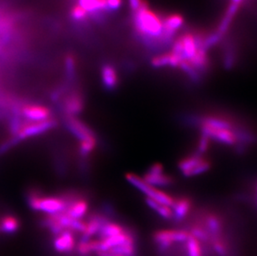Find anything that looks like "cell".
Segmentation results:
<instances>
[{"label": "cell", "instance_id": "obj_1", "mask_svg": "<svg viewBox=\"0 0 257 256\" xmlns=\"http://www.w3.org/2000/svg\"><path fill=\"white\" fill-rule=\"evenodd\" d=\"M134 25L139 38L149 46L163 44V19L149 5L134 13Z\"/></svg>", "mask_w": 257, "mask_h": 256}, {"label": "cell", "instance_id": "obj_2", "mask_svg": "<svg viewBox=\"0 0 257 256\" xmlns=\"http://www.w3.org/2000/svg\"><path fill=\"white\" fill-rule=\"evenodd\" d=\"M28 205L32 210L46 213V215H56L65 212L68 201L64 196H45L39 191L32 190L27 194Z\"/></svg>", "mask_w": 257, "mask_h": 256}, {"label": "cell", "instance_id": "obj_3", "mask_svg": "<svg viewBox=\"0 0 257 256\" xmlns=\"http://www.w3.org/2000/svg\"><path fill=\"white\" fill-rule=\"evenodd\" d=\"M126 181L132 184L135 188L145 194L148 198L152 199L153 201H158L159 203L168 205L172 207L174 205L175 198L171 196L169 194L166 193L164 191H160L154 186H150L147 183L142 177L134 174V173H127L126 175Z\"/></svg>", "mask_w": 257, "mask_h": 256}, {"label": "cell", "instance_id": "obj_4", "mask_svg": "<svg viewBox=\"0 0 257 256\" xmlns=\"http://www.w3.org/2000/svg\"><path fill=\"white\" fill-rule=\"evenodd\" d=\"M57 125L58 121L54 118L42 121H29L25 120V122L23 124L22 127L20 128L17 135L11 137V138L15 145H17L18 143L22 141L41 135L54 129L56 127Z\"/></svg>", "mask_w": 257, "mask_h": 256}, {"label": "cell", "instance_id": "obj_5", "mask_svg": "<svg viewBox=\"0 0 257 256\" xmlns=\"http://www.w3.org/2000/svg\"><path fill=\"white\" fill-rule=\"evenodd\" d=\"M211 161L197 153L183 157L178 162V169L187 177L203 174L211 169Z\"/></svg>", "mask_w": 257, "mask_h": 256}, {"label": "cell", "instance_id": "obj_6", "mask_svg": "<svg viewBox=\"0 0 257 256\" xmlns=\"http://www.w3.org/2000/svg\"><path fill=\"white\" fill-rule=\"evenodd\" d=\"M150 186L158 187H168L174 184V179L170 175L166 173L165 169L160 163H154L146 172L143 178Z\"/></svg>", "mask_w": 257, "mask_h": 256}, {"label": "cell", "instance_id": "obj_7", "mask_svg": "<svg viewBox=\"0 0 257 256\" xmlns=\"http://www.w3.org/2000/svg\"><path fill=\"white\" fill-rule=\"evenodd\" d=\"M199 127L201 134L206 135L210 140L216 141L226 146L235 147L237 145V138L234 131L209 126H200Z\"/></svg>", "mask_w": 257, "mask_h": 256}, {"label": "cell", "instance_id": "obj_8", "mask_svg": "<svg viewBox=\"0 0 257 256\" xmlns=\"http://www.w3.org/2000/svg\"><path fill=\"white\" fill-rule=\"evenodd\" d=\"M65 126L74 137L81 142L97 140L94 132L76 116H65Z\"/></svg>", "mask_w": 257, "mask_h": 256}, {"label": "cell", "instance_id": "obj_9", "mask_svg": "<svg viewBox=\"0 0 257 256\" xmlns=\"http://www.w3.org/2000/svg\"><path fill=\"white\" fill-rule=\"evenodd\" d=\"M23 118L29 121H46L52 118L51 109L38 104H25L20 107Z\"/></svg>", "mask_w": 257, "mask_h": 256}, {"label": "cell", "instance_id": "obj_10", "mask_svg": "<svg viewBox=\"0 0 257 256\" xmlns=\"http://www.w3.org/2000/svg\"><path fill=\"white\" fill-rule=\"evenodd\" d=\"M62 107V110L65 113V116H77L84 109V100L83 96L78 92H72L65 97Z\"/></svg>", "mask_w": 257, "mask_h": 256}, {"label": "cell", "instance_id": "obj_11", "mask_svg": "<svg viewBox=\"0 0 257 256\" xmlns=\"http://www.w3.org/2000/svg\"><path fill=\"white\" fill-rule=\"evenodd\" d=\"M54 248L60 254H68L75 248V238L73 232L64 230L55 237L54 240Z\"/></svg>", "mask_w": 257, "mask_h": 256}, {"label": "cell", "instance_id": "obj_12", "mask_svg": "<svg viewBox=\"0 0 257 256\" xmlns=\"http://www.w3.org/2000/svg\"><path fill=\"white\" fill-rule=\"evenodd\" d=\"M192 208V201L189 197L180 196L178 198H175L174 205L172 207L173 211L172 221L181 222L184 220L189 215Z\"/></svg>", "mask_w": 257, "mask_h": 256}, {"label": "cell", "instance_id": "obj_13", "mask_svg": "<svg viewBox=\"0 0 257 256\" xmlns=\"http://www.w3.org/2000/svg\"><path fill=\"white\" fill-rule=\"evenodd\" d=\"M180 43L182 44V55L185 59L189 60L195 55L198 49L197 40L193 33H186L182 36L178 37Z\"/></svg>", "mask_w": 257, "mask_h": 256}, {"label": "cell", "instance_id": "obj_14", "mask_svg": "<svg viewBox=\"0 0 257 256\" xmlns=\"http://www.w3.org/2000/svg\"><path fill=\"white\" fill-rule=\"evenodd\" d=\"M102 80L105 89H115L118 85V76L114 67L110 64H105L102 68Z\"/></svg>", "mask_w": 257, "mask_h": 256}, {"label": "cell", "instance_id": "obj_15", "mask_svg": "<svg viewBox=\"0 0 257 256\" xmlns=\"http://www.w3.org/2000/svg\"><path fill=\"white\" fill-rule=\"evenodd\" d=\"M20 228V221L15 215H5L0 219V232L6 234L16 233Z\"/></svg>", "mask_w": 257, "mask_h": 256}, {"label": "cell", "instance_id": "obj_16", "mask_svg": "<svg viewBox=\"0 0 257 256\" xmlns=\"http://www.w3.org/2000/svg\"><path fill=\"white\" fill-rule=\"evenodd\" d=\"M125 227L122 225H120L118 223L111 222L108 220L107 222L105 223L104 225H102L101 228L99 233L97 235L99 236L100 239H106V238H109V237L115 236L117 234H120L122 232L125 231Z\"/></svg>", "mask_w": 257, "mask_h": 256}, {"label": "cell", "instance_id": "obj_17", "mask_svg": "<svg viewBox=\"0 0 257 256\" xmlns=\"http://www.w3.org/2000/svg\"><path fill=\"white\" fill-rule=\"evenodd\" d=\"M146 202L151 209H153L156 213H158V215L164 218L165 220H172L173 211H172V207L159 203L158 201H153L152 199L148 198V197L146 198Z\"/></svg>", "mask_w": 257, "mask_h": 256}, {"label": "cell", "instance_id": "obj_18", "mask_svg": "<svg viewBox=\"0 0 257 256\" xmlns=\"http://www.w3.org/2000/svg\"><path fill=\"white\" fill-rule=\"evenodd\" d=\"M97 140L81 142L79 144V154L86 159L97 147Z\"/></svg>", "mask_w": 257, "mask_h": 256}, {"label": "cell", "instance_id": "obj_19", "mask_svg": "<svg viewBox=\"0 0 257 256\" xmlns=\"http://www.w3.org/2000/svg\"><path fill=\"white\" fill-rule=\"evenodd\" d=\"M151 63H152V65H153L154 68H162V67H164V66H170V52L163 53V54L157 56V57H154V58L152 59V61H151Z\"/></svg>", "mask_w": 257, "mask_h": 256}, {"label": "cell", "instance_id": "obj_20", "mask_svg": "<svg viewBox=\"0 0 257 256\" xmlns=\"http://www.w3.org/2000/svg\"><path fill=\"white\" fill-rule=\"evenodd\" d=\"M210 143H211V140L206 135L201 134L199 140H198V143H197V151L195 153L203 156L204 153H206V151L208 150Z\"/></svg>", "mask_w": 257, "mask_h": 256}, {"label": "cell", "instance_id": "obj_21", "mask_svg": "<svg viewBox=\"0 0 257 256\" xmlns=\"http://www.w3.org/2000/svg\"><path fill=\"white\" fill-rule=\"evenodd\" d=\"M87 15V11L83 7H81L80 5H76L72 10V16L74 20L78 21L85 20Z\"/></svg>", "mask_w": 257, "mask_h": 256}, {"label": "cell", "instance_id": "obj_22", "mask_svg": "<svg viewBox=\"0 0 257 256\" xmlns=\"http://www.w3.org/2000/svg\"><path fill=\"white\" fill-rule=\"evenodd\" d=\"M66 68L68 75L70 77H73L75 72V61L73 56H68L66 58Z\"/></svg>", "mask_w": 257, "mask_h": 256}, {"label": "cell", "instance_id": "obj_23", "mask_svg": "<svg viewBox=\"0 0 257 256\" xmlns=\"http://www.w3.org/2000/svg\"><path fill=\"white\" fill-rule=\"evenodd\" d=\"M129 5L134 13L138 12L143 8L148 6V3H146L144 0H129Z\"/></svg>", "mask_w": 257, "mask_h": 256}, {"label": "cell", "instance_id": "obj_24", "mask_svg": "<svg viewBox=\"0 0 257 256\" xmlns=\"http://www.w3.org/2000/svg\"><path fill=\"white\" fill-rule=\"evenodd\" d=\"M121 0H107V5L108 10H117L121 5Z\"/></svg>", "mask_w": 257, "mask_h": 256}, {"label": "cell", "instance_id": "obj_25", "mask_svg": "<svg viewBox=\"0 0 257 256\" xmlns=\"http://www.w3.org/2000/svg\"><path fill=\"white\" fill-rule=\"evenodd\" d=\"M245 2V0H231V3H235V4H239V5H242L243 3Z\"/></svg>", "mask_w": 257, "mask_h": 256}, {"label": "cell", "instance_id": "obj_26", "mask_svg": "<svg viewBox=\"0 0 257 256\" xmlns=\"http://www.w3.org/2000/svg\"><path fill=\"white\" fill-rule=\"evenodd\" d=\"M255 204H256V206H257V183H256V195H255Z\"/></svg>", "mask_w": 257, "mask_h": 256}]
</instances>
